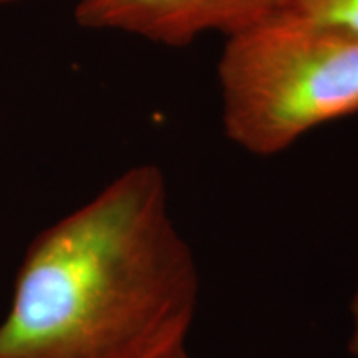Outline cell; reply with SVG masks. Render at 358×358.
Here are the masks:
<instances>
[{
  "mask_svg": "<svg viewBox=\"0 0 358 358\" xmlns=\"http://www.w3.org/2000/svg\"><path fill=\"white\" fill-rule=\"evenodd\" d=\"M198 297L164 173L138 164L34 237L0 358H164L186 347Z\"/></svg>",
  "mask_w": 358,
  "mask_h": 358,
  "instance_id": "1",
  "label": "cell"
},
{
  "mask_svg": "<svg viewBox=\"0 0 358 358\" xmlns=\"http://www.w3.org/2000/svg\"><path fill=\"white\" fill-rule=\"evenodd\" d=\"M222 127L250 155L358 113V35L289 10L227 37L217 65Z\"/></svg>",
  "mask_w": 358,
  "mask_h": 358,
  "instance_id": "2",
  "label": "cell"
},
{
  "mask_svg": "<svg viewBox=\"0 0 358 358\" xmlns=\"http://www.w3.org/2000/svg\"><path fill=\"white\" fill-rule=\"evenodd\" d=\"M285 0H77L78 27L182 47L199 35L231 37L284 8Z\"/></svg>",
  "mask_w": 358,
  "mask_h": 358,
  "instance_id": "3",
  "label": "cell"
},
{
  "mask_svg": "<svg viewBox=\"0 0 358 358\" xmlns=\"http://www.w3.org/2000/svg\"><path fill=\"white\" fill-rule=\"evenodd\" d=\"M284 10L358 35V0H285Z\"/></svg>",
  "mask_w": 358,
  "mask_h": 358,
  "instance_id": "4",
  "label": "cell"
},
{
  "mask_svg": "<svg viewBox=\"0 0 358 358\" xmlns=\"http://www.w3.org/2000/svg\"><path fill=\"white\" fill-rule=\"evenodd\" d=\"M350 310L353 317V332L350 337V342H348V350L355 358H358V287L355 290V295H353Z\"/></svg>",
  "mask_w": 358,
  "mask_h": 358,
  "instance_id": "5",
  "label": "cell"
},
{
  "mask_svg": "<svg viewBox=\"0 0 358 358\" xmlns=\"http://www.w3.org/2000/svg\"><path fill=\"white\" fill-rule=\"evenodd\" d=\"M164 358H189V355H187L186 347H179V348H176V350H174V352L168 353V355L164 357Z\"/></svg>",
  "mask_w": 358,
  "mask_h": 358,
  "instance_id": "6",
  "label": "cell"
},
{
  "mask_svg": "<svg viewBox=\"0 0 358 358\" xmlns=\"http://www.w3.org/2000/svg\"><path fill=\"white\" fill-rule=\"evenodd\" d=\"M24 2V0H0V6H7V3H17Z\"/></svg>",
  "mask_w": 358,
  "mask_h": 358,
  "instance_id": "7",
  "label": "cell"
}]
</instances>
